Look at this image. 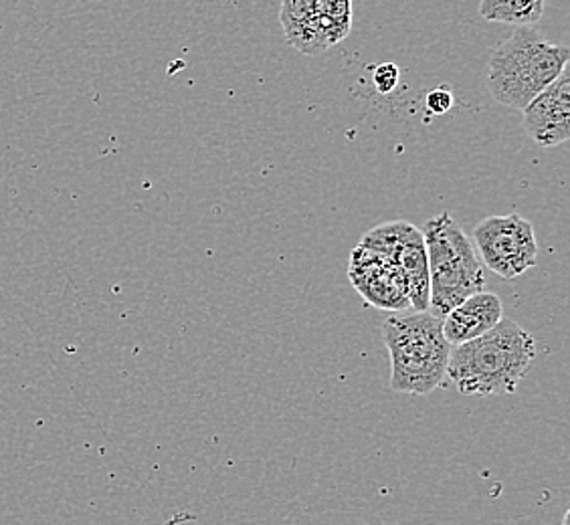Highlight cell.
Here are the masks:
<instances>
[{"instance_id":"obj_1","label":"cell","mask_w":570,"mask_h":525,"mask_svg":"<svg viewBox=\"0 0 570 525\" xmlns=\"http://www.w3.org/2000/svg\"><path fill=\"white\" fill-rule=\"evenodd\" d=\"M537 358V341L514 319L451 348L448 376L465 396L514 394Z\"/></svg>"},{"instance_id":"obj_2","label":"cell","mask_w":570,"mask_h":525,"mask_svg":"<svg viewBox=\"0 0 570 525\" xmlns=\"http://www.w3.org/2000/svg\"><path fill=\"white\" fill-rule=\"evenodd\" d=\"M567 44L550 43L534 27L515 29L490 57L488 89L498 103L524 111L569 67Z\"/></svg>"},{"instance_id":"obj_3","label":"cell","mask_w":570,"mask_h":525,"mask_svg":"<svg viewBox=\"0 0 570 525\" xmlns=\"http://www.w3.org/2000/svg\"><path fill=\"white\" fill-rule=\"evenodd\" d=\"M383 338L395 393L425 396L443 383L451 354L443 336V319L431 311L393 316L384 321Z\"/></svg>"},{"instance_id":"obj_4","label":"cell","mask_w":570,"mask_h":525,"mask_svg":"<svg viewBox=\"0 0 570 525\" xmlns=\"http://www.w3.org/2000/svg\"><path fill=\"white\" fill-rule=\"evenodd\" d=\"M423 239L429 261V307L443 319L451 309L483 291L485 277L472 239L453 220L441 212L425 222Z\"/></svg>"},{"instance_id":"obj_5","label":"cell","mask_w":570,"mask_h":525,"mask_svg":"<svg viewBox=\"0 0 570 525\" xmlns=\"http://www.w3.org/2000/svg\"><path fill=\"white\" fill-rule=\"evenodd\" d=\"M473 247L490 271L502 279H515L537 267L538 241L532 222L520 215L488 217L473 229Z\"/></svg>"},{"instance_id":"obj_6","label":"cell","mask_w":570,"mask_h":525,"mask_svg":"<svg viewBox=\"0 0 570 525\" xmlns=\"http://www.w3.org/2000/svg\"><path fill=\"white\" fill-rule=\"evenodd\" d=\"M362 247L393 257L405 277L409 306L429 311V261L423 232L405 220L384 222L362 237Z\"/></svg>"},{"instance_id":"obj_7","label":"cell","mask_w":570,"mask_h":525,"mask_svg":"<svg viewBox=\"0 0 570 525\" xmlns=\"http://www.w3.org/2000/svg\"><path fill=\"white\" fill-rule=\"evenodd\" d=\"M348 277L368 306L389 311L409 307L405 277L393 257L356 245L351 255Z\"/></svg>"},{"instance_id":"obj_8","label":"cell","mask_w":570,"mask_h":525,"mask_svg":"<svg viewBox=\"0 0 570 525\" xmlns=\"http://www.w3.org/2000/svg\"><path fill=\"white\" fill-rule=\"evenodd\" d=\"M524 128L528 136L542 148H557L570 138V73L562 76L538 93L524 108Z\"/></svg>"},{"instance_id":"obj_9","label":"cell","mask_w":570,"mask_h":525,"mask_svg":"<svg viewBox=\"0 0 570 525\" xmlns=\"http://www.w3.org/2000/svg\"><path fill=\"white\" fill-rule=\"evenodd\" d=\"M504 318L502 299L492 291H480L451 309L443 318V336L451 348L468 344L494 329Z\"/></svg>"},{"instance_id":"obj_10","label":"cell","mask_w":570,"mask_h":525,"mask_svg":"<svg viewBox=\"0 0 570 525\" xmlns=\"http://www.w3.org/2000/svg\"><path fill=\"white\" fill-rule=\"evenodd\" d=\"M279 21L284 27L287 43L304 56H320L328 49L320 31L312 0H285L279 9Z\"/></svg>"},{"instance_id":"obj_11","label":"cell","mask_w":570,"mask_h":525,"mask_svg":"<svg viewBox=\"0 0 570 525\" xmlns=\"http://www.w3.org/2000/svg\"><path fill=\"white\" fill-rule=\"evenodd\" d=\"M480 12L485 21L518 24L520 29H527L542 19L544 0H483Z\"/></svg>"},{"instance_id":"obj_12","label":"cell","mask_w":570,"mask_h":525,"mask_svg":"<svg viewBox=\"0 0 570 525\" xmlns=\"http://www.w3.org/2000/svg\"><path fill=\"white\" fill-rule=\"evenodd\" d=\"M312 7L320 31L330 47L348 37L352 24L351 0H312Z\"/></svg>"},{"instance_id":"obj_13","label":"cell","mask_w":570,"mask_h":525,"mask_svg":"<svg viewBox=\"0 0 570 525\" xmlns=\"http://www.w3.org/2000/svg\"><path fill=\"white\" fill-rule=\"evenodd\" d=\"M399 79H401V71H399L395 63H381V66L373 69L374 88L383 96H389V93L395 91Z\"/></svg>"},{"instance_id":"obj_14","label":"cell","mask_w":570,"mask_h":525,"mask_svg":"<svg viewBox=\"0 0 570 525\" xmlns=\"http://www.w3.org/2000/svg\"><path fill=\"white\" fill-rule=\"evenodd\" d=\"M453 103H455V98H453L451 89L448 88L433 89L425 98V108L431 116H445L453 108Z\"/></svg>"},{"instance_id":"obj_15","label":"cell","mask_w":570,"mask_h":525,"mask_svg":"<svg viewBox=\"0 0 570 525\" xmlns=\"http://www.w3.org/2000/svg\"><path fill=\"white\" fill-rule=\"evenodd\" d=\"M569 522H570V512H567V514H564V517H562V525H569Z\"/></svg>"}]
</instances>
